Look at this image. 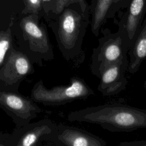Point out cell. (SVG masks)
Wrapping results in <instances>:
<instances>
[{"label":"cell","instance_id":"obj_15","mask_svg":"<svg viewBox=\"0 0 146 146\" xmlns=\"http://www.w3.org/2000/svg\"><path fill=\"white\" fill-rule=\"evenodd\" d=\"M10 47V38L7 34L0 33V65H1Z\"/></svg>","mask_w":146,"mask_h":146},{"label":"cell","instance_id":"obj_16","mask_svg":"<svg viewBox=\"0 0 146 146\" xmlns=\"http://www.w3.org/2000/svg\"><path fill=\"white\" fill-rule=\"evenodd\" d=\"M120 146H146V140L123 141L119 144Z\"/></svg>","mask_w":146,"mask_h":146},{"label":"cell","instance_id":"obj_19","mask_svg":"<svg viewBox=\"0 0 146 146\" xmlns=\"http://www.w3.org/2000/svg\"><path fill=\"white\" fill-rule=\"evenodd\" d=\"M120 1H121V0H113V3H117V2H119Z\"/></svg>","mask_w":146,"mask_h":146},{"label":"cell","instance_id":"obj_10","mask_svg":"<svg viewBox=\"0 0 146 146\" xmlns=\"http://www.w3.org/2000/svg\"><path fill=\"white\" fill-rule=\"evenodd\" d=\"M23 30L27 35L30 43L39 51L46 55L48 58H52V51L46 33L39 27L33 21L25 19L23 21Z\"/></svg>","mask_w":146,"mask_h":146},{"label":"cell","instance_id":"obj_18","mask_svg":"<svg viewBox=\"0 0 146 146\" xmlns=\"http://www.w3.org/2000/svg\"><path fill=\"white\" fill-rule=\"evenodd\" d=\"M144 87L146 90V79H145V80L144 81Z\"/></svg>","mask_w":146,"mask_h":146},{"label":"cell","instance_id":"obj_7","mask_svg":"<svg viewBox=\"0 0 146 146\" xmlns=\"http://www.w3.org/2000/svg\"><path fill=\"white\" fill-rule=\"evenodd\" d=\"M145 11L146 0H132L125 17L119 23L126 34L129 48L142 25Z\"/></svg>","mask_w":146,"mask_h":146},{"label":"cell","instance_id":"obj_1","mask_svg":"<svg viewBox=\"0 0 146 146\" xmlns=\"http://www.w3.org/2000/svg\"><path fill=\"white\" fill-rule=\"evenodd\" d=\"M67 119L98 124L112 132L146 129V110L121 103H108L74 111L68 115Z\"/></svg>","mask_w":146,"mask_h":146},{"label":"cell","instance_id":"obj_9","mask_svg":"<svg viewBox=\"0 0 146 146\" xmlns=\"http://www.w3.org/2000/svg\"><path fill=\"white\" fill-rule=\"evenodd\" d=\"M128 54L129 62L127 70L133 74L138 71L141 63L146 59V16L128 50Z\"/></svg>","mask_w":146,"mask_h":146},{"label":"cell","instance_id":"obj_12","mask_svg":"<svg viewBox=\"0 0 146 146\" xmlns=\"http://www.w3.org/2000/svg\"><path fill=\"white\" fill-rule=\"evenodd\" d=\"M57 127L51 122H47L39 125V127L31 129L26 132L19 140L18 145L31 146L34 144L42 136L45 135H51L53 137Z\"/></svg>","mask_w":146,"mask_h":146},{"label":"cell","instance_id":"obj_20","mask_svg":"<svg viewBox=\"0 0 146 146\" xmlns=\"http://www.w3.org/2000/svg\"><path fill=\"white\" fill-rule=\"evenodd\" d=\"M0 145H3V144H1V143H0Z\"/></svg>","mask_w":146,"mask_h":146},{"label":"cell","instance_id":"obj_17","mask_svg":"<svg viewBox=\"0 0 146 146\" xmlns=\"http://www.w3.org/2000/svg\"><path fill=\"white\" fill-rule=\"evenodd\" d=\"M27 2V6L33 10L36 11L40 7V2L39 0H26Z\"/></svg>","mask_w":146,"mask_h":146},{"label":"cell","instance_id":"obj_2","mask_svg":"<svg viewBox=\"0 0 146 146\" xmlns=\"http://www.w3.org/2000/svg\"><path fill=\"white\" fill-rule=\"evenodd\" d=\"M88 22L81 12L71 9H64L62 12L56 26V36L59 48L66 60L79 54Z\"/></svg>","mask_w":146,"mask_h":146},{"label":"cell","instance_id":"obj_6","mask_svg":"<svg viewBox=\"0 0 146 146\" xmlns=\"http://www.w3.org/2000/svg\"><path fill=\"white\" fill-rule=\"evenodd\" d=\"M57 144L67 146H105L107 143L84 129L60 124L53 136Z\"/></svg>","mask_w":146,"mask_h":146},{"label":"cell","instance_id":"obj_4","mask_svg":"<svg viewBox=\"0 0 146 146\" xmlns=\"http://www.w3.org/2000/svg\"><path fill=\"white\" fill-rule=\"evenodd\" d=\"M94 91L81 78L72 77L68 84L46 88L41 82L34 87L32 97L35 101L47 105L59 106L77 99H86L94 95Z\"/></svg>","mask_w":146,"mask_h":146},{"label":"cell","instance_id":"obj_8","mask_svg":"<svg viewBox=\"0 0 146 146\" xmlns=\"http://www.w3.org/2000/svg\"><path fill=\"white\" fill-rule=\"evenodd\" d=\"M0 105L13 113L27 119L39 110L30 101L13 92L0 91Z\"/></svg>","mask_w":146,"mask_h":146},{"label":"cell","instance_id":"obj_5","mask_svg":"<svg viewBox=\"0 0 146 146\" xmlns=\"http://www.w3.org/2000/svg\"><path fill=\"white\" fill-rule=\"evenodd\" d=\"M128 62L112 64L104 67L100 72L98 90L104 96H113L124 90L128 83L125 72Z\"/></svg>","mask_w":146,"mask_h":146},{"label":"cell","instance_id":"obj_3","mask_svg":"<svg viewBox=\"0 0 146 146\" xmlns=\"http://www.w3.org/2000/svg\"><path fill=\"white\" fill-rule=\"evenodd\" d=\"M103 34V36L99 39L98 46L93 49L91 56V71L98 78L100 71L106 66L128 62V40L122 26L119 25L116 33L106 29Z\"/></svg>","mask_w":146,"mask_h":146},{"label":"cell","instance_id":"obj_11","mask_svg":"<svg viewBox=\"0 0 146 146\" xmlns=\"http://www.w3.org/2000/svg\"><path fill=\"white\" fill-rule=\"evenodd\" d=\"M30 67V63L25 56L19 53L13 54L4 67L2 76L7 82L18 80L28 73Z\"/></svg>","mask_w":146,"mask_h":146},{"label":"cell","instance_id":"obj_13","mask_svg":"<svg viewBox=\"0 0 146 146\" xmlns=\"http://www.w3.org/2000/svg\"><path fill=\"white\" fill-rule=\"evenodd\" d=\"M112 2L113 0H98L91 22V30L95 36L99 35L100 29L107 18L109 9Z\"/></svg>","mask_w":146,"mask_h":146},{"label":"cell","instance_id":"obj_14","mask_svg":"<svg viewBox=\"0 0 146 146\" xmlns=\"http://www.w3.org/2000/svg\"><path fill=\"white\" fill-rule=\"evenodd\" d=\"M72 3H78L83 17L89 20L88 7L85 0H56L55 12L56 14L61 13L66 7Z\"/></svg>","mask_w":146,"mask_h":146}]
</instances>
